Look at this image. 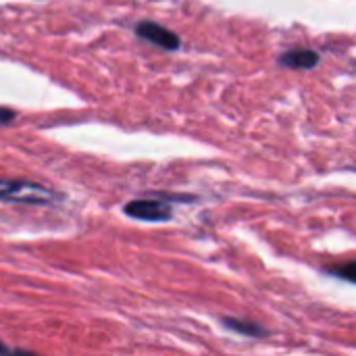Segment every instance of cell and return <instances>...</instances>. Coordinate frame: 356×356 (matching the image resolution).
Returning a JSON list of instances; mask_svg holds the SVG:
<instances>
[{
	"mask_svg": "<svg viewBox=\"0 0 356 356\" xmlns=\"http://www.w3.org/2000/svg\"><path fill=\"white\" fill-rule=\"evenodd\" d=\"M125 215L140 221H169L171 207L159 200H131L125 204Z\"/></svg>",
	"mask_w": 356,
	"mask_h": 356,
	"instance_id": "cell-3",
	"label": "cell"
},
{
	"mask_svg": "<svg viewBox=\"0 0 356 356\" xmlns=\"http://www.w3.org/2000/svg\"><path fill=\"white\" fill-rule=\"evenodd\" d=\"M330 271H332L334 275L342 277V280H348V282L356 284V261H353V263H344V265H338V267H332Z\"/></svg>",
	"mask_w": 356,
	"mask_h": 356,
	"instance_id": "cell-6",
	"label": "cell"
},
{
	"mask_svg": "<svg viewBox=\"0 0 356 356\" xmlns=\"http://www.w3.org/2000/svg\"><path fill=\"white\" fill-rule=\"evenodd\" d=\"M13 119H15V111H13V108L0 106V125H8Z\"/></svg>",
	"mask_w": 356,
	"mask_h": 356,
	"instance_id": "cell-7",
	"label": "cell"
},
{
	"mask_svg": "<svg viewBox=\"0 0 356 356\" xmlns=\"http://www.w3.org/2000/svg\"><path fill=\"white\" fill-rule=\"evenodd\" d=\"M319 60H321V56L315 50H307V48L290 50L280 56V63L286 67H292V69H313L319 65Z\"/></svg>",
	"mask_w": 356,
	"mask_h": 356,
	"instance_id": "cell-4",
	"label": "cell"
},
{
	"mask_svg": "<svg viewBox=\"0 0 356 356\" xmlns=\"http://www.w3.org/2000/svg\"><path fill=\"white\" fill-rule=\"evenodd\" d=\"M227 330L232 332H238L242 336H248V338H265L269 336V332L265 327H261L259 323H252V321H240V319H232V317H225L221 321Z\"/></svg>",
	"mask_w": 356,
	"mask_h": 356,
	"instance_id": "cell-5",
	"label": "cell"
},
{
	"mask_svg": "<svg viewBox=\"0 0 356 356\" xmlns=\"http://www.w3.org/2000/svg\"><path fill=\"white\" fill-rule=\"evenodd\" d=\"M58 196L40 186L29 181H6L0 179V200H15V202H29V204H48Z\"/></svg>",
	"mask_w": 356,
	"mask_h": 356,
	"instance_id": "cell-1",
	"label": "cell"
},
{
	"mask_svg": "<svg viewBox=\"0 0 356 356\" xmlns=\"http://www.w3.org/2000/svg\"><path fill=\"white\" fill-rule=\"evenodd\" d=\"M136 33L142 40H146L150 44H156V46H161L165 50H177L179 44H181L179 35L175 31H171V29H167V27H163V25H159L154 21H142V23H138L136 25Z\"/></svg>",
	"mask_w": 356,
	"mask_h": 356,
	"instance_id": "cell-2",
	"label": "cell"
},
{
	"mask_svg": "<svg viewBox=\"0 0 356 356\" xmlns=\"http://www.w3.org/2000/svg\"><path fill=\"white\" fill-rule=\"evenodd\" d=\"M8 353H10V350H8L6 346H2V344H0V355H8Z\"/></svg>",
	"mask_w": 356,
	"mask_h": 356,
	"instance_id": "cell-8",
	"label": "cell"
}]
</instances>
